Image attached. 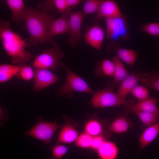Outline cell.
Masks as SVG:
<instances>
[{
    "instance_id": "cell-1",
    "label": "cell",
    "mask_w": 159,
    "mask_h": 159,
    "mask_svg": "<svg viewBox=\"0 0 159 159\" xmlns=\"http://www.w3.org/2000/svg\"><path fill=\"white\" fill-rule=\"evenodd\" d=\"M54 17V15L30 7H26L24 21L25 27L29 35L27 47L46 42L51 43L53 47H59L48 34L49 24Z\"/></svg>"
},
{
    "instance_id": "cell-2",
    "label": "cell",
    "mask_w": 159,
    "mask_h": 159,
    "mask_svg": "<svg viewBox=\"0 0 159 159\" xmlns=\"http://www.w3.org/2000/svg\"><path fill=\"white\" fill-rule=\"evenodd\" d=\"M0 39L13 64H24L31 59V53L26 49L27 47L26 39L11 30L10 23L7 20H0Z\"/></svg>"
},
{
    "instance_id": "cell-3",
    "label": "cell",
    "mask_w": 159,
    "mask_h": 159,
    "mask_svg": "<svg viewBox=\"0 0 159 159\" xmlns=\"http://www.w3.org/2000/svg\"><path fill=\"white\" fill-rule=\"evenodd\" d=\"M66 77L65 82L55 92V95L63 97L72 98L73 92L77 91L92 94L95 92L90 88L86 82L71 71L67 65L65 66Z\"/></svg>"
},
{
    "instance_id": "cell-4",
    "label": "cell",
    "mask_w": 159,
    "mask_h": 159,
    "mask_svg": "<svg viewBox=\"0 0 159 159\" xmlns=\"http://www.w3.org/2000/svg\"><path fill=\"white\" fill-rule=\"evenodd\" d=\"M64 55L59 47L45 49L37 57L32 66L34 68L51 69L56 72L64 65L62 60Z\"/></svg>"
},
{
    "instance_id": "cell-5",
    "label": "cell",
    "mask_w": 159,
    "mask_h": 159,
    "mask_svg": "<svg viewBox=\"0 0 159 159\" xmlns=\"http://www.w3.org/2000/svg\"><path fill=\"white\" fill-rule=\"evenodd\" d=\"M60 127L56 122L43 121L40 118L24 135L39 140L47 145L51 142L54 134Z\"/></svg>"
},
{
    "instance_id": "cell-6",
    "label": "cell",
    "mask_w": 159,
    "mask_h": 159,
    "mask_svg": "<svg viewBox=\"0 0 159 159\" xmlns=\"http://www.w3.org/2000/svg\"><path fill=\"white\" fill-rule=\"evenodd\" d=\"M113 90L111 87H107L98 90L93 95L90 103L95 108L125 105L133 103L130 101H124L120 99Z\"/></svg>"
},
{
    "instance_id": "cell-7",
    "label": "cell",
    "mask_w": 159,
    "mask_h": 159,
    "mask_svg": "<svg viewBox=\"0 0 159 159\" xmlns=\"http://www.w3.org/2000/svg\"><path fill=\"white\" fill-rule=\"evenodd\" d=\"M84 16L80 11L70 12L69 14L68 41L73 47L76 46L81 39V29Z\"/></svg>"
},
{
    "instance_id": "cell-8",
    "label": "cell",
    "mask_w": 159,
    "mask_h": 159,
    "mask_svg": "<svg viewBox=\"0 0 159 159\" xmlns=\"http://www.w3.org/2000/svg\"><path fill=\"white\" fill-rule=\"evenodd\" d=\"M32 90L37 92L56 82L57 77L49 69L35 68Z\"/></svg>"
},
{
    "instance_id": "cell-9",
    "label": "cell",
    "mask_w": 159,
    "mask_h": 159,
    "mask_svg": "<svg viewBox=\"0 0 159 159\" xmlns=\"http://www.w3.org/2000/svg\"><path fill=\"white\" fill-rule=\"evenodd\" d=\"M147 73L140 72L129 74L122 81L116 93L117 96L121 100L126 101V97L129 93L145 78Z\"/></svg>"
},
{
    "instance_id": "cell-10",
    "label": "cell",
    "mask_w": 159,
    "mask_h": 159,
    "mask_svg": "<svg viewBox=\"0 0 159 159\" xmlns=\"http://www.w3.org/2000/svg\"><path fill=\"white\" fill-rule=\"evenodd\" d=\"M158 99L149 98L145 100L139 101L138 103L125 105V111L126 114L138 112L154 113L159 111V107H157Z\"/></svg>"
},
{
    "instance_id": "cell-11",
    "label": "cell",
    "mask_w": 159,
    "mask_h": 159,
    "mask_svg": "<svg viewBox=\"0 0 159 159\" xmlns=\"http://www.w3.org/2000/svg\"><path fill=\"white\" fill-rule=\"evenodd\" d=\"M96 13L98 19L115 18L123 17L117 3L111 0H101Z\"/></svg>"
},
{
    "instance_id": "cell-12",
    "label": "cell",
    "mask_w": 159,
    "mask_h": 159,
    "mask_svg": "<svg viewBox=\"0 0 159 159\" xmlns=\"http://www.w3.org/2000/svg\"><path fill=\"white\" fill-rule=\"evenodd\" d=\"M105 32L98 24H95L90 27L84 34L86 43L97 50L101 49L104 39Z\"/></svg>"
},
{
    "instance_id": "cell-13",
    "label": "cell",
    "mask_w": 159,
    "mask_h": 159,
    "mask_svg": "<svg viewBox=\"0 0 159 159\" xmlns=\"http://www.w3.org/2000/svg\"><path fill=\"white\" fill-rule=\"evenodd\" d=\"M107 37L116 39L126 33L125 24L122 17L106 19Z\"/></svg>"
},
{
    "instance_id": "cell-14",
    "label": "cell",
    "mask_w": 159,
    "mask_h": 159,
    "mask_svg": "<svg viewBox=\"0 0 159 159\" xmlns=\"http://www.w3.org/2000/svg\"><path fill=\"white\" fill-rule=\"evenodd\" d=\"M70 12L62 14L57 19H53L50 23L48 34L51 38L58 35L68 33L69 27V14Z\"/></svg>"
},
{
    "instance_id": "cell-15",
    "label": "cell",
    "mask_w": 159,
    "mask_h": 159,
    "mask_svg": "<svg viewBox=\"0 0 159 159\" xmlns=\"http://www.w3.org/2000/svg\"><path fill=\"white\" fill-rule=\"evenodd\" d=\"M111 60L115 66V72L113 79L108 81L107 87H111L113 89L119 88L124 80L129 74L121 61L117 55H115L111 58Z\"/></svg>"
},
{
    "instance_id": "cell-16",
    "label": "cell",
    "mask_w": 159,
    "mask_h": 159,
    "mask_svg": "<svg viewBox=\"0 0 159 159\" xmlns=\"http://www.w3.org/2000/svg\"><path fill=\"white\" fill-rule=\"evenodd\" d=\"M78 134V131L71 124L66 122L58 135L57 142L61 143H71L75 141Z\"/></svg>"
},
{
    "instance_id": "cell-17",
    "label": "cell",
    "mask_w": 159,
    "mask_h": 159,
    "mask_svg": "<svg viewBox=\"0 0 159 159\" xmlns=\"http://www.w3.org/2000/svg\"><path fill=\"white\" fill-rule=\"evenodd\" d=\"M11 12L12 21L20 23L24 21L26 7L22 0H6V1Z\"/></svg>"
},
{
    "instance_id": "cell-18",
    "label": "cell",
    "mask_w": 159,
    "mask_h": 159,
    "mask_svg": "<svg viewBox=\"0 0 159 159\" xmlns=\"http://www.w3.org/2000/svg\"><path fill=\"white\" fill-rule=\"evenodd\" d=\"M159 134V122L148 127L142 133L139 139V150L151 143Z\"/></svg>"
},
{
    "instance_id": "cell-19",
    "label": "cell",
    "mask_w": 159,
    "mask_h": 159,
    "mask_svg": "<svg viewBox=\"0 0 159 159\" xmlns=\"http://www.w3.org/2000/svg\"><path fill=\"white\" fill-rule=\"evenodd\" d=\"M97 151L100 159H116L118 155V149L115 143L105 140Z\"/></svg>"
},
{
    "instance_id": "cell-20",
    "label": "cell",
    "mask_w": 159,
    "mask_h": 159,
    "mask_svg": "<svg viewBox=\"0 0 159 159\" xmlns=\"http://www.w3.org/2000/svg\"><path fill=\"white\" fill-rule=\"evenodd\" d=\"M115 66L112 60L103 59L96 65L95 73L97 77L106 76L113 77Z\"/></svg>"
},
{
    "instance_id": "cell-21",
    "label": "cell",
    "mask_w": 159,
    "mask_h": 159,
    "mask_svg": "<svg viewBox=\"0 0 159 159\" xmlns=\"http://www.w3.org/2000/svg\"><path fill=\"white\" fill-rule=\"evenodd\" d=\"M21 65L2 64L0 65V82H5L14 76H17Z\"/></svg>"
},
{
    "instance_id": "cell-22",
    "label": "cell",
    "mask_w": 159,
    "mask_h": 159,
    "mask_svg": "<svg viewBox=\"0 0 159 159\" xmlns=\"http://www.w3.org/2000/svg\"><path fill=\"white\" fill-rule=\"evenodd\" d=\"M130 124L129 120L127 117L120 116L113 120L109 125L108 129L111 132L115 133H123L128 130L130 127Z\"/></svg>"
},
{
    "instance_id": "cell-23",
    "label": "cell",
    "mask_w": 159,
    "mask_h": 159,
    "mask_svg": "<svg viewBox=\"0 0 159 159\" xmlns=\"http://www.w3.org/2000/svg\"><path fill=\"white\" fill-rule=\"evenodd\" d=\"M115 51L120 59L131 67H133L138 56L136 51L124 48H118Z\"/></svg>"
},
{
    "instance_id": "cell-24",
    "label": "cell",
    "mask_w": 159,
    "mask_h": 159,
    "mask_svg": "<svg viewBox=\"0 0 159 159\" xmlns=\"http://www.w3.org/2000/svg\"><path fill=\"white\" fill-rule=\"evenodd\" d=\"M140 82L143 85L159 92V72L153 71L147 73Z\"/></svg>"
},
{
    "instance_id": "cell-25",
    "label": "cell",
    "mask_w": 159,
    "mask_h": 159,
    "mask_svg": "<svg viewBox=\"0 0 159 159\" xmlns=\"http://www.w3.org/2000/svg\"><path fill=\"white\" fill-rule=\"evenodd\" d=\"M135 114L142 122L144 127L159 122V111L154 113L138 112Z\"/></svg>"
},
{
    "instance_id": "cell-26",
    "label": "cell",
    "mask_w": 159,
    "mask_h": 159,
    "mask_svg": "<svg viewBox=\"0 0 159 159\" xmlns=\"http://www.w3.org/2000/svg\"><path fill=\"white\" fill-rule=\"evenodd\" d=\"M85 132L93 137L101 135L103 127L98 120L92 119L87 122L85 126Z\"/></svg>"
},
{
    "instance_id": "cell-27",
    "label": "cell",
    "mask_w": 159,
    "mask_h": 159,
    "mask_svg": "<svg viewBox=\"0 0 159 159\" xmlns=\"http://www.w3.org/2000/svg\"><path fill=\"white\" fill-rule=\"evenodd\" d=\"M50 149L51 155L48 159H63L68 150L67 147L60 144L50 147Z\"/></svg>"
},
{
    "instance_id": "cell-28",
    "label": "cell",
    "mask_w": 159,
    "mask_h": 159,
    "mask_svg": "<svg viewBox=\"0 0 159 159\" xmlns=\"http://www.w3.org/2000/svg\"><path fill=\"white\" fill-rule=\"evenodd\" d=\"M130 93L139 101L144 100L149 98V90L147 87L143 85H137Z\"/></svg>"
},
{
    "instance_id": "cell-29",
    "label": "cell",
    "mask_w": 159,
    "mask_h": 159,
    "mask_svg": "<svg viewBox=\"0 0 159 159\" xmlns=\"http://www.w3.org/2000/svg\"><path fill=\"white\" fill-rule=\"evenodd\" d=\"M93 137L85 132L82 133L78 135L75 141L76 145L81 148H90Z\"/></svg>"
},
{
    "instance_id": "cell-30",
    "label": "cell",
    "mask_w": 159,
    "mask_h": 159,
    "mask_svg": "<svg viewBox=\"0 0 159 159\" xmlns=\"http://www.w3.org/2000/svg\"><path fill=\"white\" fill-rule=\"evenodd\" d=\"M101 0H88L85 3L83 13L84 16L97 12Z\"/></svg>"
},
{
    "instance_id": "cell-31",
    "label": "cell",
    "mask_w": 159,
    "mask_h": 159,
    "mask_svg": "<svg viewBox=\"0 0 159 159\" xmlns=\"http://www.w3.org/2000/svg\"><path fill=\"white\" fill-rule=\"evenodd\" d=\"M34 70L30 66L25 64H21V67L17 77L26 81L33 79Z\"/></svg>"
},
{
    "instance_id": "cell-32",
    "label": "cell",
    "mask_w": 159,
    "mask_h": 159,
    "mask_svg": "<svg viewBox=\"0 0 159 159\" xmlns=\"http://www.w3.org/2000/svg\"><path fill=\"white\" fill-rule=\"evenodd\" d=\"M141 30L150 35L159 36V23L152 22L143 26Z\"/></svg>"
},
{
    "instance_id": "cell-33",
    "label": "cell",
    "mask_w": 159,
    "mask_h": 159,
    "mask_svg": "<svg viewBox=\"0 0 159 159\" xmlns=\"http://www.w3.org/2000/svg\"><path fill=\"white\" fill-rule=\"evenodd\" d=\"M53 1L55 7L61 14L70 12V8L68 6L66 0H54Z\"/></svg>"
},
{
    "instance_id": "cell-34",
    "label": "cell",
    "mask_w": 159,
    "mask_h": 159,
    "mask_svg": "<svg viewBox=\"0 0 159 159\" xmlns=\"http://www.w3.org/2000/svg\"><path fill=\"white\" fill-rule=\"evenodd\" d=\"M105 141L104 137L101 135L93 137L90 148L97 150L102 145Z\"/></svg>"
},
{
    "instance_id": "cell-35",
    "label": "cell",
    "mask_w": 159,
    "mask_h": 159,
    "mask_svg": "<svg viewBox=\"0 0 159 159\" xmlns=\"http://www.w3.org/2000/svg\"><path fill=\"white\" fill-rule=\"evenodd\" d=\"M10 117L8 111L6 109L0 107V125L3 126Z\"/></svg>"
},
{
    "instance_id": "cell-36",
    "label": "cell",
    "mask_w": 159,
    "mask_h": 159,
    "mask_svg": "<svg viewBox=\"0 0 159 159\" xmlns=\"http://www.w3.org/2000/svg\"><path fill=\"white\" fill-rule=\"evenodd\" d=\"M66 1L69 8L72 6L77 5L81 2V1L80 0H66Z\"/></svg>"
}]
</instances>
